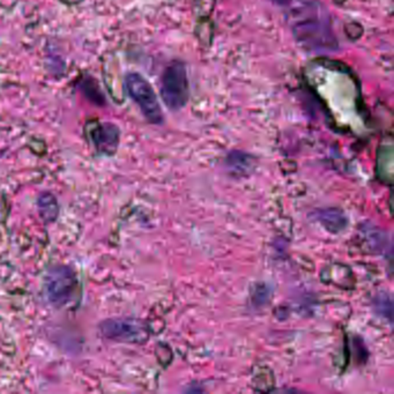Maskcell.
Masks as SVG:
<instances>
[{"instance_id":"obj_7","label":"cell","mask_w":394,"mask_h":394,"mask_svg":"<svg viewBox=\"0 0 394 394\" xmlns=\"http://www.w3.org/2000/svg\"><path fill=\"white\" fill-rule=\"evenodd\" d=\"M317 220L324 225L329 232H340L347 227V218L340 209H322L317 213Z\"/></svg>"},{"instance_id":"obj_5","label":"cell","mask_w":394,"mask_h":394,"mask_svg":"<svg viewBox=\"0 0 394 394\" xmlns=\"http://www.w3.org/2000/svg\"><path fill=\"white\" fill-rule=\"evenodd\" d=\"M101 332L107 339L126 343H145L150 331L145 322L132 318H112L102 322Z\"/></svg>"},{"instance_id":"obj_4","label":"cell","mask_w":394,"mask_h":394,"mask_svg":"<svg viewBox=\"0 0 394 394\" xmlns=\"http://www.w3.org/2000/svg\"><path fill=\"white\" fill-rule=\"evenodd\" d=\"M75 274L69 266L59 265L51 268L44 281L46 297L55 306H65L74 293Z\"/></svg>"},{"instance_id":"obj_3","label":"cell","mask_w":394,"mask_h":394,"mask_svg":"<svg viewBox=\"0 0 394 394\" xmlns=\"http://www.w3.org/2000/svg\"><path fill=\"white\" fill-rule=\"evenodd\" d=\"M126 88L131 98L140 107L143 116L150 123L160 124L163 119L162 111L152 86L141 75L132 73L126 78Z\"/></svg>"},{"instance_id":"obj_1","label":"cell","mask_w":394,"mask_h":394,"mask_svg":"<svg viewBox=\"0 0 394 394\" xmlns=\"http://www.w3.org/2000/svg\"><path fill=\"white\" fill-rule=\"evenodd\" d=\"M294 35L301 46L310 50H329L336 46L329 21L320 7H302L293 17Z\"/></svg>"},{"instance_id":"obj_6","label":"cell","mask_w":394,"mask_h":394,"mask_svg":"<svg viewBox=\"0 0 394 394\" xmlns=\"http://www.w3.org/2000/svg\"><path fill=\"white\" fill-rule=\"evenodd\" d=\"M91 138L98 150L112 154L117 148L119 134L117 129L112 125H102L95 127L91 132Z\"/></svg>"},{"instance_id":"obj_9","label":"cell","mask_w":394,"mask_h":394,"mask_svg":"<svg viewBox=\"0 0 394 394\" xmlns=\"http://www.w3.org/2000/svg\"><path fill=\"white\" fill-rule=\"evenodd\" d=\"M39 215L46 222L55 221L59 213V206L57 199L49 192H43L39 195L37 200Z\"/></svg>"},{"instance_id":"obj_11","label":"cell","mask_w":394,"mask_h":394,"mask_svg":"<svg viewBox=\"0 0 394 394\" xmlns=\"http://www.w3.org/2000/svg\"><path fill=\"white\" fill-rule=\"evenodd\" d=\"M277 3H287V0H275Z\"/></svg>"},{"instance_id":"obj_2","label":"cell","mask_w":394,"mask_h":394,"mask_svg":"<svg viewBox=\"0 0 394 394\" xmlns=\"http://www.w3.org/2000/svg\"><path fill=\"white\" fill-rule=\"evenodd\" d=\"M161 95L166 107L171 110H179L186 105L189 98V81L185 67L180 63H173L164 72Z\"/></svg>"},{"instance_id":"obj_8","label":"cell","mask_w":394,"mask_h":394,"mask_svg":"<svg viewBox=\"0 0 394 394\" xmlns=\"http://www.w3.org/2000/svg\"><path fill=\"white\" fill-rule=\"evenodd\" d=\"M392 171H393V150L392 145H385L381 147L378 155L377 173L385 182H391Z\"/></svg>"},{"instance_id":"obj_10","label":"cell","mask_w":394,"mask_h":394,"mask_svg":"<svg viewBox=\"0 0 394 394\" xmlns=\"http://www.w3.org/2000/svg\"><path fill=\"white\" fill-rule=\"evenodd\" d=\"M375 306L377 313H381V316L386 317L388 320H392V309H393V306H392L391 297L388 296L386 294L378 296L375 300Z\"/></svg>"}]
</instances>
